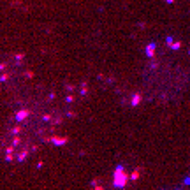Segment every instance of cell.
<instances>
[{
	"mask_svg": "<svg viewBox=\"0 0 190 190\" xmlns=\"http://www.w3.org/2000/svg\"><path fill=\"white\" fill-rule=\"evenodd\" d=\"M141 102V95H136V97H134V100H132V106H137Z\"/></svg>",
	"mask_w": 190,
	"mask_h": 190,
	"instance_id": "cell-4",
	"label": "cell"
},
{
	"mask_svg": "<svg viewBox=\"0 0 190 190\" xmlns=\"http://www.w3.org/2000/svg\"><path fill=\"white\" fill-rule=\"evenodd\" d=\"M93 190H104V188H102V187H95Z\"/></svg>",
	"mask_w": 190,
	"mask_h": 190,
	"instance_id": "cell-7",
	"label": "cell"
},
{
	"mask_svg": "<svg viewBox=\"0 0 190 190\" xmlns=\"http://www.w3.org/2000/svg\"><path fill=\"white\" fill-rule=\"evenodd\" d=\"M127 183V173H123V169L118 167L114 171V185L116 187H123Z\"/></svg>",
	"mask_w": 190,
	"mask_h": 190,
	"instance_id": "cell-1",
	"label": "cell"
},
{
	"mask_svg": "<svg viewBox=\"0 0 190 190\" xmlns=\"http://www.w3.org/2000/svg\"><path fill=\"white\" fill-rule=\"evenodd\" d=\"M25 157H28V151H23V153H20L18 160H25Z\"/></svg>",
	"mask_w": 190,
	"mask_h": 190,
	"instance_id": "cell-5",
	"label": "cell"
},
{
	"mask_svg": "<svg viewBox=\"0 0 190 190\" xmlns=\"http://www.w3.org/2000/svg\"><path fill=\"white\" fill-rule=\"evenodd\" d=\"M28 114H30V113H28L27 109H23V111H20L18 114H16V120H18V121H23V120L27 118Z\"/></svg>",
	"mask_w": 190,
	"mask_h": 190,
	"instance_id": "cell-2",
	"label": "cell"
},
{
	"mask_svg": "<svg viewBox=\"0 0 190 190\" xmlns=\"http://www.w3.org/2000/svg\"><path fill=\"white\" fill-rule=\"evenodd\" d=\"M53 143H55V144H63V143H67V137H62V139H58V137H53Z\"/></svg>",
	"mask_w": 190,
	"mask_h": 190,
	"instance_id": "cell-3",
	"label": "cell"
},
{
	"mask_svg": "<svg viewBox=\"0 0 190 190\" xmlns=\"http://www.w3.org/2000/svg\"><path fill=\"white\" fill-rule=\"evenodd\" d=\"M130 178H132V180H137V178H139V171H134Z\"/></svg>",
	"mask_w": 190,
	"mask_h": 190,
	"instance_id": "cell-6",
	"label": "cell"
}]
</instances>
